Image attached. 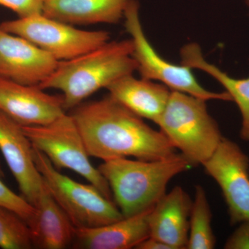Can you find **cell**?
<instances>
[{
    "label": "cell",
    "instance_id": "cell-1",
    "mask_svg": "<svg viewBox=\"0 0 249 249\" xmlns=\"http://www.w3.org/2000/svg\"><path fill=\"white\" fill-rule=\"evenodd\" d=\"M90 157L106 160L134 157L154 160L177 155L166 136L109 95L82 103L70 113Z\"/></svg>",
    "mask_w": 249,
    "mask_h": 249
},
{
    "label": "cell",
    "instance_id": "cell-2",
    "mask_svg": "<svg viewBox=\"0 0 249 249\" xmlns=\"http://www.w3.org/2000/svg\"><path fill=\"white\" fill-rule=\"evenodd\" d=\"M131 39L109 41L91 52L58 62L55 71L39 88L62 91L65 110H71L85 99L116 80L137 71Z\"/></svg>",
    "mask_w": 249,
    "mask_h": 249
},
{
    "label": "cell",
    "instance_id": "cell-3",
    "mask_svg": "<svg viewBox=\"0 0 249 249\" xmlns=\"http://www.w3.org/2000/svg\"><path fill=\"white\" fill-rule=\"evenodd\" d=\"M192 166L178 153L160 160L116 159L103 161L98 168L107 180L116 206L128 217L153 208L166 193L170 181Z\"/></svg>",
    "mask_w": 249,
    "mask_h": 249
},
{
    "label": "cell",
    "instance_id": "cell-4",
    "mask_svg": "<svg viewBox=\"0 0 249 249\" xmlns=\"http://www.w3.org/2000/svg\"><path fill=\"white\" fill-rule=\"evenodd\" d=\"M206 101L171 91L166 107L156 123L193 165L204 164L224 138L217 122L210 115Z\"/></svg>",
    "mask_w": 249,
    "mask_h": 249
},
{
    "label": "cell",
    "instance_id": "cell-5",
    "mask_svg": "<svg viewBox=\"0 0 249 249\" xmlns=\"http://www.w3.org/2000/svg\"><path fill=\"white\" fill-rule=\"evenodd\" d=\"M33 150L45 186L75 227H97L124 217L115 203L96 187L77 182L63 175L42 152L34 146Z\"/></svg>",
    "mask_w": 249,
    "mask_h": 249
},
{
    "label": "cell",
    "instance_id": "cell-6",
    "mask_svg": "<svg viewBox=\"0 0 249 249\" xmlns=\"http://www.w3.org/2000/svg\"><path fill=\"white\" fill-rule=\"evenodd\" d=\"M22 128L33 146L42 152L57 170H73L112 201L107 180L91 164L84 141L71 114L65 113L44 125L22 126Z\"/></svg>",
    "mask_w": 249,
    "mask_h": 249
},
{
    "label": "cell",
    "instance_id": "cell-7",
    "mask_svg": "<svg viewBox=\"0 0 249 249\" xmlns=\"http://www.w3.org/2000/svg\"><path fill=\"white\" fill-rule=\"evenodd\" d=\"M124 18L126 31L130 35L133 44L132 57L142 78L160 81L172 91H180L206 101H232L227 91L217 93L204 89L198 83L190 67L167 61L157 53L142 29L137 0L129 1Z\"/></svg>",
    "mask_w": 249,
    "mask_h": 249
},
{
    "label": "cell",
    "instance_id": "cell-8",
    "mask_svg": "<svg viewBox=\"0 0 249 249\" xmlns=\"http://www.w3.org/2000/svg\"><path fill=\"white\" fill-rule=\"evenodd\" d=\"M10 34L30 41L58 61L76 58L109 42L105 31H84L43 14L0 24Z\"/></svg>",
    "mask_w": 249,
    "mask_h": 249
},
{
    "label": "cell",
    "instance_id": "cell-9",
    "mask_svg": "<svg viewBox=\"0 0 249 249\" xmlns=\"http://www.w3.org/2000/svg\"><path fill=\"white\" fill-rule=\"evenodd\" d=\"M202 165L222 192L231 224H249L248 156L235 142L224 137Z\"/></svg>",
    "mask_w": 249,
    "mask_h": 249
},
{
    "label": "cell",
    "instance_id": "cell-10",
    "mask_svg": "<svg viewBox=\"0 0 249 249\" xmlns=\"http://www.w3.org/2000/svg\"><path fill=\"white\" fill-rule=\"evenodd\" d=\"M0 111L21 126L44 125L66 113L62 95H51L38 85L0 78Z\"/></svg>",
    "mask_w": 249,
    "mask_h": 249
},
{
    "label": "cell",
    "instance_id": "cell-11",
    "mask_svg": "<svg viewBox=\"0 0 249 249\" xmlns=\"http://www.w3.org/2000/svg\"><path fill=\"white\" fill-rule=\"evenodd\" d=\"M58 62L30 41L0 27V78L39 85L55 71Z\"/></svg>",
    "mask_w": 249,
    "mask_h": 249
},
{
    "label": "cell",
    "instance_id": "cell-12",
    "mask_svg": "<svg viewBox=\"0 0 249 249\" xmlns=\"http://www.w3.org/2000/svg\"><path fill=\"white\" fill-rule=\"evenodd\" d=\"M0 151L24 199L35 207L43 178L34 160L33 145L17 123L0 111Z\"/></svg>",
    "mask_w": 249,
    "mask_h": 249
},
{
    "label": "cell",
    "instance_id": "cell-13",
    "mask_svg": "<svg viewBox=\"0 0 249 249\" xmlns=\"http://www.w3.org/2000/svg\"><path fill=\"white\" fill-rule=\"evenodd\" d=\"M193 201L181 186H175L159 200L148 214L150 237L173 249H186Z\"/></svg>",
    "mask_w": 249,
    "mask_h": 249
},
{
    "label": "cell",
    "instance_id": "cell-14",
    "mask_svg": "<svg viewBox=\"0 0 249 249\" xmlns=\"http://www.w3.org/2000/svg\"><path fill=\"white\" fill-rule=\"evenodd\" d=\"M152 209L106 225L76 228L72 247L80 249H136L150 237L148 214Z\"/></svg>",
    "mask_w": 249,
    "mask_h": 249
},
{
    "label": "cell",
    "instance_id": "cell-15",
    "mask_svg": "<svg viewBox=\"0 0 249 249\" xmlns=\"http://www.w3.org/2000/svg\"><path fill=\"white\" fill-rule=\"evenodd\" d=\"M109 95L131 111L156 123L163 114L169 100L170 90L165 85L152 80L127 75L109 85Z\"/></svg>",
    "mask_w": 249,
    "mask_h": 249
},
{
    "label": "cell",
    "instance_id": "cell-16",
    "mask_svg": "<svg viewBox=\"0 0 249 249\" xmlns=\"http://www.w3.org/2000/svg\"><path fill=\"white\" fill-rule=\"evenodd\" d=\"M29 224L34 248L63 249L73 245L76 227L55 201L44 183Z\"/></svg>",
    "mask_w": 249,
    "mask_h": 249
},
{
    "label": "cell",
    "instance_id": "cell-17",
    "mask_svg": "<svg viewBox=\"0 0 249 249\" xmlns=\"http://www.w3.org/2000/svg\"><path fill=\"white\" fill-rule=\"evenodd\" d=\"M130 0H45L42 14L70 25L115 24Z\"/></svg>",
    "mask_w": 249,
    "mask_h": 249
},
{
    "label": "cell",
    "instance_id": "cell-18",
    "mask_svg": "<svg viewBox=\"0 0 249 249\" xmlns=\"http://www.w3.org/2000/svg\"><path fill=\"white\" fill-rule=\"evenodd\" d=\"M181 65L201 70L212 76L227 90L232 101L237 104L242 115L240 137L249 142V77L237 79L232 78L219 67L209 63L204 58L200 47L196 43L183 46L181 50Z\"/></svg>",
    "mask_w": 249,
    "mask_h": 249
},
{
    "label": "cell",
    "instance_id": "cell-19",
    "mask_svg": "<svg viewBox=\"0 0 249 249\" xmlns=\"http://www.w3.org/2000/svg\"><path fill=\"white\" fill-rule=\"evenodd\" d=\"M216 238L212 227V212L207 195L201 185L196 187L190 215L188 249H213Z\"/></svg>",
    "mask_w": 249,
    "mask_h": 249
},
{
    "label": "cell",
    "instance_id": "cell-20",
    "mask_svg": "<svg viewBox=\"0 0 249 249\" xmlns=\"http://www.w3.org/2000/svg\"><path fill=\"white\" fill-rule=\"evenodd\" d=\"M0 248H34L31 229L20 216L0 206Z\"/></svg>",
    "mask_w": 249,
    "mask_h": 249
},
{
    "label": "cell",
    "instance_id": "cell-21",
    "mask_svg": "<svg viewBox=\"0 0 249 249\" xmlns=\"http://www.w3.org/2000/svg\"><path fill=\"white\" fill-rule=\"evenodd\" d=\"M0 206L14 211L31 224L36 215V208L28 202L22 196H19L6 186L0 180Z\"/></svg>",
    "mask_w": 249,
    "mask_h": 249
},
{
    "label": "cell",
    "instance_id": "cell-22",
    "mask_svg": "<svg viewBox=\"0 0 249 249\" xmlns=\"http://www.w3.org/2000/svg\"><path fill=\"white\" fill-rule=\"evenodd\" d=\"M45 0H0V6L17 14L18 18L32 17L42 14Z\"/></svg>",
    "mask_w": 249,
    "mask_h": 249
},
{
    "label": "cell",
    "instance_id": "cell-23",
    "mask_svg": "<svg viewBox=\"0 0 249 249\" xmlns=\"http://www.w3.org/2000/svg\"><path fill=\"white\" fill-rule=\"evenodd\" d=\"M224 249H249V224L241 223L238 228L232 232L226 242Z\"/></svg>",
    "mask_w": 249,
    "mask_h": 249
},
{
    "label": "cell",
    "instance_id": "cell-24",
    "mask_svg": "<svg viewBox=\"0 0 249 249\" xmlns=\"http://www.w3.org/2000/svg\"><path fill=\"white\" fill-rule=\"evenodd\" d=\"M137 249H173L170 245L153 237H149L137 246Z\"/></svg>",
    "mask_w": 249,
    "mask_h": 249
},
{
    "label": "cell",
    "instance_id": "cell-25",
    "mask_svg": "<svg viewBox=\"0 0 249 249\" xmlns=\"http://www.w3.org/2000/svg\"><path fill=\"white\" fill-rule=\"evenodd\" d=\"M246 3H247V6L249 7V0H246Z\"/></svg>",
    "mask_w": 249,
    "mask_h": 249
}]
</instances>
